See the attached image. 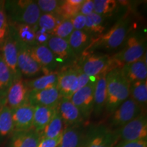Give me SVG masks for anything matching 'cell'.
Returning <instances> with one entry per match:
<instances>
[{"mask_svg": "<svg viewBox=\"0 0 147 147\" xmlns=\"http://www.w3.org/2000/svg\"><path fill=\"white\" fill-rule=\"evenodd\" d=\"M131 29V20L129 18H121L106 32L92 37L89 47L84 52L116 51L123 45L129 36Z\"/></svg>", "mask_w": 147, "mask_h": 147, "instance_id": "obj_1", "label": "cell"}, {"mask_svg": "<svg viewBox=\"0 0 147 147\" xmlns=\"http://www.w3.org/2000/svg\"><path fill=\"white\" fill-rule=\"evenodd\" d=\"M106 78L107 99L104 110L110 115L129 98V84L122 76L120 69H113L108 71Z\"/></svg>", "mask_w": 147, "mask_h": 147, "instance_id": "obj_2", "label": "cell"}, {"mask_svg": "<svg viewBox=\"0 0 147 147\" xmlns=\"http://www.w3.org/2000/svg\"><path fill=\"white\" fill-rule=\"evenodd\" d=\"M5 12L12 23H23L36 26L41 12L36 1L33 0H14L5 1Z\"/></svg>", "mask_w": 147, "mask_h": 147, "instance_id": "obj_3", "label": "cell"}, {"mask_svg": "<svg viewBox=\"0 0 147 147\" xmlns=\"http://www.w3.org/2000/svg\"><path fill=\"white\" fill-rule=\"evenodd\" d=\"M123 45L119 52L111 56L113 69H121L125 64L133 63L146 56V41L138 34L129 35Z\"/></svg>", "mask_w": 147, "mask_h": 147, "instance_id": "obj_4", "label": "cell"}, {"mask_svg": "<svg viewBox=\"0 0 147 147\" xmlns=\"http://www.w3.org/2000/svg\"><path fill=\"white\" fill-rule=\"evenodd\" d=\"M79 57H80V59H77L76 64L86 75L91 78L106 74L108 71L113 69L112 58L109 55L84 52Z\"/></svg>", "mask_w": 147, "mask_h": 147, "instance_id": "obj_5", "label": "cell"}, {"mask_svg": "<svg viewBox=\"0 0 147 147\" xmlns=\"http://www.w3.org/2000/svg\"><path fill=\"white\" fill-rule=\"evenodd\" d=\"M119 140L117 129L101 125L86 132L83 147H115Z\"/></svg>", "mask_w": 147, "mask_h": 147, "instance_id": "obj_6", "label": "cell"}, {"mask_svg": "<svg viewBox=\"0 0 147 147\" xmlns=\"http://www.w3.org/2000/svg\"><path fill=\"white\" fill-rule=\"evenodd\" d=\"M54 55L59 68L70 67L76 62L78 57L74 53L67 40L51 36L46 45Z\"/></svg>", "mask_w": 147, "mask_h": 147, "instance_id": "obj_7", "label": "cell"}, {"mask_svg": "<svg viewBox=\"0 0 147 147\" xmlns=\"http://www.w3.org/2000/svg\"><path fill=\"white\" fill-rule=\"evenodd\" d=\"M143 108L131 98L121 104L113 113L109 119V127L116 129L128 123L142 113Z\"/></svg>", "mask_w": 147, "mask_h": 147, "instance_id": "obj_8", "label": "cell"}, {"mask_svg": "<svg viewBox=\"0 0 147 147\" xmlns=\"http://www.w3.org/2000/svg\"><path fill=\"white\" fill-rule=\"evenodd\" d=\"M0 57L12 73L14 81L22 78L18 67V51L16 42L9 27L8 34L0 48Z\"/></svg>", "mask_w": 147, "mask_h": 147, "instance_id": "obj_9", "label": "cell"}, {"mask_svg": "<svg viewBox=\"0 0 147 147\" xmlns=\"http://www.w3.org/2000/svg\"><path fill=\"white\" fill-rule=\"evenodd\" d=\"M15 40L18 51V67L21 75L29 78L39 75L40 73H44L41 66L32 57L31 55V47L18 40L16 38Z\"/></svg>", "mask_w": 147, "mask_h": 147, "instance_id": "obj_10", "label": "cell"}, {"mask_svg": "<svg viewBox=\"0 0 147 147\" xmlns=\"http://www.w3.org/2000/svg\"><path fill=\"white\" fill-rule=\"evenodd\" d=\"M98 78V77H97ZM96 80L90 82L85 87L81 88L74 93L69 100L80 112L84 119L90 117L93 110L94 91Z\"/></svg>", "mask_w": 147, "mask_h": 147, "instance_id": "obj_11", "label": "cell"}, {"mask_svg": "<svg viewBox=\"0 0 147 147\" xmlns=\"http://www.w3.org/2000/svg\"><path fill=\"white\" fill-rule=\"evenodd\" d=\"M116 129L118 131L121 140L133 141L147 139L146 116L142 113L128 123Z\"/></svg>", "mask_w": 147, "mask_h": 147, "instance_id": "obj_12", "label": "cell"}, {"mask_svg": "<svg viewBox=\"0 0 147 147\" xmlns=\"http://www.w3.org/2000/svg\"><path fill=\"white\" fill-rule=\"evenodd\" d=\"M57 89L61 97L69 99L78 91V79L76 64L59 71Z\"/></svg>", "mask_w": 147, "mask_h": 147, "instance_id": "obj_13", "label": "cell"}, {"mask_svg": "<svg viewBox=\"0 0 147 147\" xmlns=\"http://www.w3.org/2000/svg\"><path fill=\"white\" fill-rule=\"evenodd\" d=\"M61 98L57 87H53L41 91H29L27 102L34 107L40 106L57 108Z\"/></svg>", "mask_w": 147, "mask_h": 147, "instance_id": "obj_14", "label": "cell"}, {"mask_svg": "<svg viewBox=\"0 0 147 147\" xmlns=\"http://www.w3.org/2000/svg\"><path fill=\"white\" fill-rule=\"evenodd\" d=\"M28 93L29 90L25 80L22 78L15 80L7 91L5 104L11 110L20 107L28 103Z\"/></svg>", "mask_w": 147, "mask_h": 147, "instance_id": "obj_15", "label": "cell"}, {"mask_svg": "<svg viewBox=\"0 0 147 147\" xmlns=\"http://www.w3.org/2000/svg\"><path fill=\"white\" fill-rule=\"evenodd\" d=\"M35 107L29 103L12 109L14 131H27L33 129Z\"/></svg>", "mask_w": 147, "mask_h": 147, "instance_id": "obj_16", "label": "cell"}, {"mask_svg": "<svg viewBox=\"0 0 147 147\" xmlns=\"http://www.w3.org/2000/svg\"><path fill=\"white\" fill-rule=\"evenodd\" d=\"M30 50L32 57L41 66L45 74L57 71L59 67L54 55L47 45L34 46Z\"/></svg>", "mask_w": 147, "mask_h": 147, "instance_id": "obj_17", "label": "cell"}, {"mask_svg": "<svg viewBox=\"0 0 147 147\" xmlns=\"http://www.w3.org/2000/svg\"><path fill=\"white\" fill-rule=\"evenodd\" d=\"M121 73L129 84L146 80L147 78V65L146 56L133 63L125 64L120 69Z\"/></svg>", "mask_w": 147, "mask_h": 147, "instance_id": "obj_18", "label": "cell"}, {"mask_svg": "<svg viewBox=\"0 0 147 147\" xmlns=\"http://www.w3.org/2000/svg\"><path fill=\"white\" fill-rule=\"evenodd\" d=\"M57 110L63 119L65 127L80 124L84 120L79 110L68 99L61 98Z\"/></svg>", "mask_w": 147, "mask_h": 147, "instance_id": "obj_19", "label": "cell"}, {"mask_svg": "<svg viewBox=\"0 0 147 147\" xmlns=\"http://www.w3.org/2000/svg\"><path fill=\"white\" fill-rule=\"evenodd\" d=\"M85 134L82 123L65 127L58 147H82Z\"/></svg>", "mask_w": 147, "mask_h": 147, "instance_id": "obj_20", "label": "cell"}, {"mask_svg": "<svg viewBox=\"0 0 147 147\" xmlns=\"http://www.w3.org/2000/svg\"><path fill=\"white\" fill-rule=\"evenodd\" d=\"M40 140V134L34 129L14 131L11 135L9 147H38Z\"/></svg>", "mask_w": 147, "mask_h": 147, "instance_id": "obj_21", "label": "cell"}, {"mask_svg": "<svg viewBox=\"0 0 147 147\" xmlns=\"http://www.w3.org/2000/svg\"><path fill=\"white\" fill-rule=\"evenodd\" d=\"M9 26L12 29L15 38L23 44L33 47L36 43V26H31L23 23H16L10 22Z\"/></svg>", "mask_w": 147, "mask_h": 147, "instance_id": "obj_22", "label": "cell"}, {"mask_svg": "<svg viewBox=\"0 0 147 147\" xmlns=\"http://www.w3.org/2000/svg\"><path fill=\"white\" fill-rule=\"evenodd\" d=\"M106 75L103 74L98 76L95 83L93 110V113L95 116L100 115L105 109L107 99Z\"/></svg>", "mask_w": 147, "mask_h": 147, "instance_id": "obj_23", "label": "cell"}, {"mask_svg": "<svg viewBox=\"0 0 147 147\" xmlns=\"http://www.w3.org/2000/svg\"><path fill=\"white\" fill-rule=\"evenodd\" d=\"M59 71L46 74L33 80H25L29 91H41L57 87Z\"/></svg>", "mask_w": 147, "mask_h": 147, "instance_id": "obj_24", "label": "cell"}, {"mask_svg": "<svg viewBox=\"0 0 147 147\" xmlns=\"http://www.w3.org/2000/svg\"><path fill=\"white\" fill-rule=\"evenodd\" d=\"M57 108L47 106H36L34 113L33 129L41 134L44 129L54 117Z\"/></svg>", "mask_w": 147, "mask_h": 147, "instance_id": "obj_25", "label": "cell"}, {"mask_svg": "<svg viewBox=\"0 0 147 147\" xmlns=\"http://www.w3.org/2000/svg\"><path fill=\"white\" fill-rule=\"evenodd\" d=\"M91 38V35L85 31L74 30L67 42L74 53L79 57L89 47Z\"/></svg>", "mask_w": 147, "mask_h": 147, "instance_id": "obj_26", "label": "cell"}, {"mask_svg": "<svg viewBox=\"0 0 147 147\" xmlns=\"http://www.w3.org/2000/svg\"><path fill=\"white\" fill-rule=\"evenodd\" d=\"M84 0H66L61 4L54 15H57L61 20L71 19L80 13V7Z\"/></svg>", "mask_w": 147, "mask_h": 147, "instance_id": "obj_27", "label": "cell"}, {"mask_svg": "<svg viewBox=\"0 0 147 147\" xmlns=\"http://www.w3.org/2000/svg\"><path fill=\"white\" fill-rule=\"evenodd\" d=\"M64 128L63 119L57 108L54 117L40 134V138H53L59 136L63 134Z\"/></svg>", "mask_w": 147, "mask_h": 147, "instance_id": "obj_28", "label": "cell"}, {"mask_svg": "<svg viewBox=\"0 0 147 147\" xmlns=\"http://www.w3.org/2000/svg\"><path fill=\"white\" fill-rule=\"evenodd\" d=\"M129 98L140 106L143 109L147 104V80L138 81L129 84Z\"/></svg>", "mask_w": 147, "mask_h": 147, "instance_id": "obj_29", "label": "cell"}, {"mask_svg": "<svg viewBox=\"0 0 147 147\" xmlns=\"http://www.w3.org/2000/svg\"><path fill=\"white\" fill-rule=\"evenodd\" d=\"M106 17L99 15L95 12L86 16V25L84 31L92 37L97 36L105 32V18Z\"/></svg>", "mask_w": 147, "mask_h": 147, "instance_id": "obj_30", "label": "cell"}, {"mask_svg": "<svg viewBox=\"0 0 147 147\" xmlns=\"http://www.w3.org/2000/svg\"><path fill=\"white\" fill-rule=\"evenodd\" d=\"M14 132V125L12 110L3 104L0 110V137L4 138L12 135Z\"/></svg>", "mask_w": 147, "mask_h": 147, "instance_id": "obj_31", "label": "cell"}, {"mask_svg": "<svg viewBox=\"0 0 147 147\" xmlns=\"http://www.w3.org/2000/svg\"><path fill=\"white\" fill-rule=\"evenodd\" d=\"M13 82V76L10 69L0 57V100L3 102L5 101L7 91Z\"/></svg>", "mask_w": 147, "mask_h": 147, "instance_id": "obj_32", "label": "cell"}, {"mask_svg": "<svg viewBox=\"0 0 147 147\" xmlns=\"http://www.w3.org/2000/svg\"><path fill=\"white\" fill-rule=\"evenodd\" d=\"M94 12L104 17L110 16L117 10L118 1L115 0H95Z\"/></svg>", "mask_w": 147, "mask_h": 147, "instance_id": "obj_33", "label": "cell"}, {"mask_svg": "<svg viewBox=\"0 0 147 147\" xmlns=\"http://www.w3.org/2000/svg\"><path fill=\"white\" fill-rule=\"evenodd\" d=\"M74 30V29L70 19L61 20L53 32L51 33V35L67 41Z\"/></svg>", "mask_w": 147, "mask_h": 147, "instance_id": "obj_34", "label": "cell"}, {"mask_svg": "<svg viewBox=\"0 0 147 147\" xmlns=\"http://www.w3.org/2000/svg\"><path fill=\"white\" fill-rule=\"evenodd\" d=\"M58 24L57 18L51 14H41L38 19L37 26L42 30L45 31L51 34L53 30Z\"/></svg>", "mask_w": 147, "mask_h": 147, "instance_id": "obj_35", "label": "cell"}, {"mask_svg": "<svg viewBox=\"0 0 147 147\" xmlns=\"http://www.w3.org/2000/svg\"><path fill=\"white\" fill-rule=\"evenodd\" d=\"M40 12L43 14H54L56 13L60 5L61 4L62 1L57 0H38L36 1Z\"/></svg>", "mask_w": 147, "mask_h": 147, "instance_id": "obj_36", "label": "cell"}, {"mask_svg": "<svg viewBox=\"0 0 147 147\" xmlns=\"http://www.w3.org/2000/svg\"><path fill=\"white\" fill-rule=\"evenodd\" d=\"M8 32L9 23L8 17H7L4 8L3 7V8H0V48L8 36Z\"/></svg>", "mask_w": 147, "mask_h": 147, "instance_id": "obj_37", "label": "cell"}, {"mask_svg": "<svg viewBox=\"0 0 147 147\" xmlns=\"http://www.w3.org/2000/svg\"><path fill=\"white\" fill-rule=\"evenodd\" d=\"M115 147H147V139L133 141L121 140Z\"/></svg>", "mask_w": 147, "mask_h": 147, "instance_id": "obj_38", "label": "cell"}, {"mask_svg": "<svg viewBox=\"0 0 147 147\" xmlns=\"http://www.w3.org/2000/svg\"><path fill=\"white\" fill-rule=\"evenodd\" d=\"M62 135L53 138H40L38 147H58L61 141Z\"/></svg>", "mask_w": 147, "mask_h": 147, "instance_id": "obj_39", "label": "cell"}, {"mask_svg": "<svg viewBox=\"0 0 147 147\" xmlns=\"http://www.w3.org/2000/svg\"><path fill=\"white\" fill-rule=\"evenodd\" d=\"M71 22L72 23L74 30L84 31L86 25V16L79 13L71 18Z\"/></svg>", "mask_w": 147, "mask_h": 147, "instance_id": "obj_40", "label": "cell"}, {"mask_svg": "<svg viewBox=\"0 0 147 147\" xmlns=\"http://www.w3.org/2000/svg\"><path fill=\"white\" fill-rule=\"evenodd\" d=\"M94 12V2L93 0H84L80 7V14L87 16Z\"/></svg>", "mask_w": 147, "mask_h": 147, "instance_id": "obj_41", "label": "cell"}, {"mask_svg": "<svg viewBox=\"0 0 147 147\" xmlns=\"http://www.w3.org/2000/svg\"><path fill=\"white\" fill-rule=\"evenodd\" d=\"M38 27V26H37ZM51 35L45 31L37 27L36 29V43L37 45H46Z\"/></svg>", "mask_w": 147, "mask_h": 147, "instance_id": "obj_42", "label": "cell"}, {"mask_svg": "<svg viewBox=\"0 0 147 147\" xmlns=\"http://www.w3.org/2000/svg\"><path fill=\"white\" fill-rule=\"evenodd\" d=\"M5 1H0V8H3V5H4Z\"/></svg>", "mask_w": 147, "mask_h": 147, "instance_id": "obj_43", "label": "cell"}, {"mask_svg": "<svg viewBox=\"0 0 147 147\" xmlns=\"http://www.w3.org/2000/svg\"><path fill=\"white\" fill-rule=\"evenodd\" d=\"M3 104H5V102H3V101H1V100H0V110H1V107H2V106L3 105Z\"/></svg>", "mask_w": 147, "mask_h": 147, "instance_id": "obj_44", "label": "cell"}, {"mask_svg": "<svg viewBox=\"0 0 147 147\" xmlns=\"http://www.w3.org/2000/svg\"><path fill=\"white\" fill-rule=\"evenodd\" d=\"M82 147H83V146H82Z\"/></svg>", "mask_w": 147, "mask_h": 147, "instance_id": "obj_45", "label": "cell"}]
</instances>
